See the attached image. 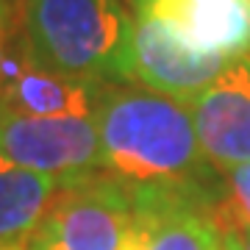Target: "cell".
I'll use <instances>...</instances> for the list:
<instances>
[{"instance_id": "1", "label": "cell", "mask_w": 250, "mask_h": 250, "mask_svg": "<svg viewBox=\"0 0 250 250\" xmlns=\"http://www.w3.org/2000/svg\"><path fill=\"white\" fill-rule=\"evenodd\" d=\"M103 172L125 192H217L195 134L192 106L128 81L95 89Z\"/></svg>"}, {"instance_id": "2", "label": "cell", "mask_w": 250, "mask_h": 250, "mask_svg": "<svg viewBox=\"0 0 250 250\" xmlns=\"http://www.w3.org/2000/svg\"><path fill=\"white\" fill-rule=\"evenodd\" d=\"M31 62L81 83L120 81L131 17L120 0H14Z\"/></svg>"}, {"instance_id": "3", "label": "cell", "mask_w": 250, "mask_h": 250, "mask_svg": "<svg viewBox=\"0 0 250 250\" xmlns=\"http://www.w3.org/2000/svg\"><path fill=\"white\" fill-rule=\"evenodd\" d=\"M134 220L131 192L103 170L62 181L28 250H123Z\"/></svg>"}, {"instance_id": "4", "label": "cell", "mask_w": 250, "mask_h": 250, "mask_svg": "<svg viewBox=\"0 0 250 250\" xmlns=\"http://www.w3.org/2000/svg\"><path fill=\"white\" fill-rule=\"evenodd\" d=\"M0 156L59 181L103 170L95 117H22L0 111Z\"/></svg>"}, {"instance_id": "5", "label": "cell", "mask_w": 250, "mask_h": 250, "mask_svg": "<svg viewBox=\"0 0 250 250\" xmlns=\"http://www.w3.org/2000/svg\"><path fill=\"white\" fill-rule=\"evenodd\" d=\"M228 64L231 62L220 56H200L189 50L167 22L136 11L128 25L120 81L192 103Z\"/></svg>"}, {"instance_id": "6", "label": "cell", "mask_w": 250, "mask_h": 250, "mask_svg": "<svg viewBox=\"0 0 250 250\" xmlns=\"http://www.w3.org/2000/svg\"><path fill=\"white\" fill-rule=\"evenodd\" d=\"M217 192H134L123 250H223V233L208 220Z\"/></svg>"}, {"instance_id": "7", "label": "cell", "mask_w": 250, "mask_h": 250, "mask_svg": "<svg viewBox=\"0 0 250 250\" xmlns=\"http://www.w3.org/2000/svg\"><path fill=\"white\" fill-rule=\"evenodd\" d=\"M206 161L220 172L250 164V59H236L192 103Z\"/></svg>"}, {"instance_id": "8", "label": "cell", "mask_w": 250, "mask_h": 250, "mask_svg": "<svg viewBox=\"0 0 250 250\" xmlns=\"http://www.w3.org/2000/svg\"><path fill=\"white\" fill-rule=\"evenodd\" d=\"M134 9L167 22L200 56L228 62L250 56V11L245 0H134Z\"/></svg>"}, {"instance_id": "9", "label": "cell", "mask_w": 250, "mask_h": 250, "mask_svg": "<svg viewBox=\"0 0 250 250\" xmlns=\"http://www.w3.org/2000/svg\"><path fill=\"white\" fill-rule=\"evenodd\" d=\"M95 89L92 83L42 70L28 59L17 78L0 89V111L22 117H92Z\"/></svg>"}, {"instance_id": "10", "label": "cell", "mask_w": 250, "mask_h": 250, "mask_svg": "<svg viewBox=\"0 0 250 250\" xmlns=\"http://www.w3.org/2000/svg\"><path fill=\"white\" fill-rule=\"evenodd\" d=\"M59 189V178L25 170L0 156V242L28 245V239L50 211Z\"/></svg>"}, {"instance_id": "11", "label": "cell", "mask_w": 250, "mask_h": 250, "mask_svg": "<svg viewBox=\"0 0 250 250\" xmlns=\"http://www.w3.org/2000/svg\"><path fill=\"white\" fill-rule=\"evenodd\" d=\"M225 192L208 203V220L223 236L250 228V164H239L225 172Z\"/></svg>"}, {"instance_id": "12", "label": "cell", "mask_w": 250, "mask_h": 250, "mask_svg": "<svg viewBox=\"0 0 250 250\" xmlns=\"http://www.w3.org/2000/svg\"><path fill=\"white\" fill-rule=\"evenodd\" d=\"M223 239L231 250H250V228L236 231V233H231V236H223Z\"/></svg>"}, {"instance_id": "13", "label": "cell", "mask_w": 250, "mask_h": 250, "mask_svg": "<svg viewBox=\"0 0 250 250\" xmlns=\"http://www.w3.org/2000/svg\"><path fill=\"white\" fill-rule=\"evenodd\" d=\"M0 250H28V245H3L0 242Z\"/></svg>"}, {"instance_id": "14", "label": "cell", "mask_w": 250, "mask_h": 250, "mask_svg": "<svg viewBox=\"0 0 250 250\" xmlns=\"http://www.w3.org/2000/svg\"><path fill=\"white\" fill-rule=\"evenodd\" d=\"M245 6H248V11H250V0H245Z\"/></svg>"}, {"instance_id": "15", "label": "cell", "mask_w": 250, "mask_h": 250, "mask_svg": "<svg viewBox=\"0 0 250 250\" xmlns=\"http://www.w3.org/2000/svg\"><path fill=\"white\" fill-rule=\"evenodd\" d=\"M223 242H225V239H223ZM223 250H231V248H228V245H225V248H223Z\"/></svg>"}, {"instance_id": "16", "label": "cell", "mask_w": 250, "mask_h": 250, "mask_svg": "<svg viewBox=\"0 0 250 250\" xmlns=\"http://www.w3.org/2000/svg\"><path fill=\"white\" fill-rule=\"evenodd\" d=\"M248 59H250V56H248Z\"/></svg>"}]
</instances>
